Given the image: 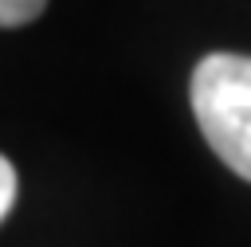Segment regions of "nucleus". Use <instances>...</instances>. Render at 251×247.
<instances>
[{
	"instance_id": "obj_2",
	"label": "nucleus",
	"mask_w": 251,
	"mask_h": 247,
	"mask_svg": "<svg viewBox=\"0 0 251 247\" xmlns=\"http://www.w3.org/2000/svg\"><path fill=\"white\" fill-rule=\"evenodd\" d=\"M43 8H47V0H0V27H24Z\"/></svg>"
},
{
	"instance_id": "obj_3",
	"label": "nucleus",
	"mask_w": 251,
	"mask_h": 247,
	"mask_svg": "<svg viewBox=\"0 0 251 247\" xmlns=\"http://www.w3.org/2000/svg\"><path fill=\"white\" fill-rule=\"evenodd\" d=\"M12 200H16V169H12V161L0 153V220L8 216Z\"/></svg>"
},
{
	"instance_id": "obj_1",
	"label": "nucleus",
	"mask_w": 251,
	"mask_h": 247,
	"mask_svg": "<svg viewBox=\"0 0 251 247\" xmlns=\"http://www.w3.org/2000/svg\"><path fill=\"white\" fill-rule=\"evenodd\" d=\"M192 114L212 153L251 180V55L212 51L192 71Z\"/></svg>"
}]
</instances>
